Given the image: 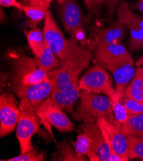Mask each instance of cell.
<instances>
[{"label": "cell", "instance_id": "cell-1", "mask_svg": "<svg viewBox=\"0 0 143 161\" xmlns=\"http://www.w3.org/2000/svg\"><path fill=\"white\" fill-rule=\"evenodd\" d=\"M42 31L46 43L63 64L70 62L84 71L89 67L95 47L79 45L66 38L50 10L45 17Z\"/></svg>", "mask_w": 143, "mask_h": 161}, {"label": "cell", "instance_id": "cell-2", "mask_svg": "<svg viewBox=\"0 0 143 161\" xmlns=\"http://www.w3.org/2000/svg\"><path fill=\"white\" fill-rule=\"evenodd\" d=\"M8 57L11 60V69L7 79L12 91L49 80L47 73L39 68L37 57L31 58L17 52H10Z\"/></svg>", "mask_w": 143, "mask_h": 161}, {"label": "cell", "instance_id": "cell-3", "mask_svg": "<svg viewBox=\"0 0 143 161\" xmlns=\"http://www.w3.org/2000/svg\"><path fill=\"white\" fill-rule=\"evenodd\" d=\"M20 115L16 125V137L19 141L20 153L34 150L31 143L32 137L40 131V119L36 109L26 98L19 103Z\"/></svg>", "mask_w": 143, "mask_h": 161}, {"label": "cell", "instance_id": "cell-4", "mask_svg": "<svg viewBox=\"0 0 143 161\" xmlns=\"http://www.w3.org/2000/svg\"><path fill=\"white\" fill-rule=\"evenodd\" d=\"M112 113L113 106L108 96L81 91L80 102L72 115L76 120L84 122L87 119L98 120L100 117Z\"/></svg>", "mask_w": 143, "mask_h": 161}, {"label": "cell", "instance_id": "cell-5", "mask_svg": "<svg viewBox=\"0 0 143 161\" xmlns=\"http://www.w3.org/2000/svg\"><path fill=\"white\" fill-rule=\"evenodd\" d=\"M79 87L82 91L96 94H103L113 100L115 95L113 80L107 69L99 63L92 66L80 78Z\"/></svg>", "mask_w": 143, "mask_h": 161}, {"label": "cell", "instance_id": "cell-6", "mask_svg": "<svg viewBox=\"0 0 143 161\" xmlns=\"http://www.w3.org/2000/svg\"><path fill=\"white\" fill-rule=\"evenodd\" d=\"M98 123L111 149L124 161L129 160L128 155V139L123 132L122 125L116 120L114 114L98 118Z\"/></svg>", "mask_w": 143, "mask_h": 161}, {"label": "cell", "instance_id": "cell-7", "mask_svg": "<svg viewBox=\"0 0 143 161\" xmlns=\"http://www.w3.org/2000/svg\"><path fill=\"white\" fill-rule=\"evenodd\" d=\"M116 13L117 19L124 24L129 30V52L135 53L143 50V16L132 11L124 2L118 6Z\"/></svg>", "mask_w": 143, "mask_h": 161}, {"label": "cell", "instance_id": "cell-8", "mask_svg": "<svg viewBox=\"0 0 143 161\" xmlns=\"http://www.w3.org/2000/svg\"><path fill=\"white\" fill-rule=\"evenodd\" d=\"M41 121L55 127L60 132H71L75 130L73 123L63 111L51 98L43 101L36 109Z\"/></svg>", "mask_w": 143, "mask_h": 161}, {"label": "cell", "instance_id": "cell-9", "mask_svg": "<svg viewBox=\"0 0 143 161\" xmlns=\"http://www.w3.org/2000/svg\"><path fill=\"white\" fill-rule=\"evenodd\" d=\"M60 18L65 29L72 36L71 40L76 42L85 39L83 28L84 21L82 10L74 0H66L60 4Z\"/></svg>", "mask_w": 143, "mask_h": 161}, {"label": "cell", "instance_id": "cell-10", "mask_svg": "<svg viewBox=\"0 0 143 161\" xmlns=\"http://www.w3.org/2000/svg\"><path fill=\"white\" fill-rule=\"evenodd\" d=\"M20 115V110L14 94L3 92L0 96V136L5 137L13 132Z\"/></svg>", "mask_w": 143, "mask_h": 161}, {"label": "cell", "instance_id": "cell-11", "mask_svg": "<svg viewBox=\"0 0 143 161\" xmlns=\"http://www.w3.org/2000/svg\"><path fill=\"white\" fill-rule=\"evenodd\" d=\"M83 71L82 69L68 62L59 68L47 72V76L54 90L68 92L79 86L80 76Z\"/></svg>", "mask_w": 143, "mask_h": 161}, {"label": "cell", "instance_id": "cell-12", "mask_svg": "<svg viewBox=\"0 0 143 161\" xmlns=\"http://www.w3.org/2000/svg\"><path fill=\"white\" fill-rule=\"evenodd\" d=\"M81 133L87 136L91 142V148L96 152L100 161H110L111 149L97 120L87 119L80 126Z\"/></svg>", "mask_w": 143, "mask_h": 161}, {"label": "cell", "instance_id": "cell-13", "mask_svg": "<svg viewBox=\"0 0 143 161\" xmlns=\"http://www.w3.org/2000/svg\"><path fill=\"white\" fill-rule=\"evenodd\" d=\"M94 55L97 62L107 70L131 57L129 52L121 42L96 46Z\"/></svg>", "mask_w": 143, "mask_h": 161}, {"label": "cell", "instance_id": "cell-14", "mask_svg": "<svg viewBox=\"0 0 143 161\" xmlns=\"http://www.w3.org/2000/svg\"><path fill=\"white\" fill-rule=\"evenodd\" d=\"M116 83V91L113 101L119 100L125 95V91L135 76L136 69L132 57L126 58L108 69Z\"/></svg>", "mask_w": 143, "mask_h": 161}, {"label": "cell", "instance_id": "cell-15", "mask_svg": "<svg viewBox=\"0 0 143 161\" xmlns=\"http://www.w3.org/2000/svg\"><path fill=\"white\" fill-rule=\"evenodd\" d=\"M53 90V85L49 79L40 83L16 87L12 91L18 98L28 100L32 106L37 109L43 101L50 97Z\"/></svg>", "mask_w": 143, "mask_h": 161}, {"label": "cell", "instance_id": "cell-16", "mask_svg": "<svg viewBox=\"0 0 143 161\" xmlns=\"http://www.w3.org/2000/svg\"><path fill=\"white\" fill-rule=\"evenodd\" d=\"M127 30V26L118 19L105 28L94 27L92 31L94 44L99 46L122 42L126 36Z\"/></svg>", "mask_w": 143, "mask_h": 161}, {"label": "cell", "instance_id": "cell-17", "mask_svg": "<svg viewBox=\"0 0 143 161\" xmlns=\"http://www.w3.org/2000/svg\"><path fill=\"white\" fill-rule=\"evenodd\" d=\"M81 91L79 86L68 92L53 90L50 98L63 111L72 114L74 112L76 102L78 99H80Z\"/></svg>", "mask_w": 143, "mask_h": 161}, {"label": "cell", "instance_id": "cell-18", "mask_svg": "<svg viewBox=\"0 0 143 161\" xmlns=\"http://www.w3.org/2000/svg\"><path fill=\"white\" fill-rule=\"evenodd\" d=\"M127 97L143 103V67L137 66L134 77L125 91Z\"/></svg>", "mask_w": 143, "mask_h": 161}, {"label": "cell", "instance_id": "cell-19", "mask_svg": "<svg viewBox=\"0 0 143 161\" xmlns=\"http://www.w3.org/2000/svg\"><path fill=\"white\" fill-rule=\"evenodd\" d=\"M37 59L39 68L47 73L59 68L63 65V64L53 53L46 42L42 53Z\"/></svg>", "mask_w": 143, "mask_h": 161}, {"label": "cell", "instance_id": "cell-20", "mask_svg": "<svg viewBox=\"0 0 143 161\" xmlns=\"http://www.w3.org/2000/svg\"><path fill=\"white\" fill-rule=\"evenodd\" d=\"M26 36L31 50L32 51L36 57H39L42 53L46 46L43 31L36 28L28 31Z\"/></svg>", "mask_w": 143, "mask_h": 161}, {"label": "cell", "instance_id": "cell-21", "mask_svg": "<svg viewBox=\"0 0 143 161\" xmlns=\"http://www.w3.org/2000/svg\"><path fill=\"white\" fill-rule=\"evenodd\" d=\"M123 132L126 135H134L143 137V112L130 114L126 121L121 125Z\"/></svg>", "mask_w": 143, "mask_h": 161}, {"label": "cell", "instance_id": "cell-22", "mask_svg": "<svg viewBox=\"0 0 143 161\" xmlns=\"http://www.w3.org/2000/svg\"><path fill=\"white\" fill-rule=\"evenodd\" d=\"M88 158L79 157L74 148L66 141H62L58 143L57 152L53 158V160L60 161H87Z\"/></svg>", "mask_w": 143, "mask_h": 161}, {"label": "cell", "instance_id": "cell-23", "mask_svg": "<svg viewBox=\"0 0 143 161\" xmlns=\"http://www.w3.org/2000/svg\"><path fill=\"white\" fill-rule=\"evenodd\" d=\"M21 10L23 11L27 18L29 19V26L34 28H36L38 23L45 19L48 8L39 6L25 5L22 4Z\"/></svg>", "mask_w": 143, "mask_h": 161}, {"label": "cell", "instance_id": "cell-24", "mask_svg": "<svg viewBox=\"0 0 143 161\" xmlns=\"http://www.w3.org/2000/svg\"><path fill=\"white\" fill-rule=\"evenodd\" d=\"M121 0H84L85 4L91 13H96L103 5H107L108 8V18L113 19L116 11L118 4Z\"/></svg>", "mask_w": 143, "mask_h": 161}, {"label": "cell", "instance_id": "cell-25", "mask_svg": "<svg viewBox=\"0 0 143 161\" xmlns=\"http://www.w3.org/2000/svg\"><path fill=\"white\" fill-rule=\"evenodd\" d=\"M127 139L129 159L138 158L143 160V137L129 135L127 136Z\"/></svg>", "mask_w": 143, "mask_h": 161}, {"label": "cell", "instance_id": "cell-26", "mask_svg": "<svg viewBox=\"0 0 143 161\" xmlns=\"http://www.w3.org/2000/svg\"><path fill=\"white\" fill-rule=\"evenodd\" d=\"M73 146L79 157L87 158V154L91 149V142L87 136L83 133L79 134L76 141L73 142Z\"/></svg>", "mask_w": 143, "mask_h": 161}, {"label": "cell", "instance_id": "cell-27", "mask_svg": "<svg viewBox=\"0 0 143 161\" xmlns=\"http://www.w3.org/2000/svg\"><path fill=\"white\" fill-rule=\"evenodd\" d=\"M111 103H112L113 114L115 118L121 125L124 124L129 117V112L119 100H111Z\"/></svg>", "mask_w": 143, "mask_h": 161}, {"label": "cell", "instance_id": "cell-28", "mask_svg": "<svg viewBox=\"0 0 143 161\" xmlns=\"http://www.w3.org/2000/svg\"><path fill=\"white\" fill-rule=\"evenodd\" d=\"M119 101L123 104L127 112L130 114H138L143 112V103L136 100L124 96Z\"/></svg>", "mask_w": 143, "mask_h": 161}, {"label": "cell", "instance_id": "cell-29", "mask_svg": "<svg viewBox=\"0 0 143 161\" xmlns=\"http://www.w3.org/2000/svg\"><path fill=\"white\" fill-rule=\"evenodd\" d=\"M7 161H42L44 160L43 153L35 149L24 153H19L18 156L8 158Z\"/></svg>", "mask_w": 143, "mask_h": 161}, {"label": "cell", "instance_id": "cell-30", "mask_svg": "<svg viewBox=\"0 0 143 161\" xmlns=\"http://www.w3.org/2000/svg\"><path fill=\"white\" fill-rule=\"evenodd\" d=\"M0 4L2 7H14L21 10L22 4L18 2L17 0H0Z\"/></svg>", "mask_w": 143, "mask_h": 161}, {"label": "cell", "instance_id": "cell-31", "mask_svg": "<svg viewBox=\"0 0 143 161\" xmlns=\"http://www.w3.org/2000/svg\"><path fill=\"white\" fill-rule=\"evenodd\" d=\"M54 0H30V5L49 8L51 3Z\"/></svg>", "mask_w": 143, "mask_h": 161}, {"label": "cell", "instance_id": "cell-32", "mask_svg": "<svg viewBox=\"0 0 143 161\" xmlns=\"http://www.w3.org/2000/svg\"><path fill=\"white\" fill-rule=\"evenodd\" d=\"M87 157L89 160H91V161H100V158L98 155L92 148L87 153Z\"/></svg>", "mask_w": 143, "mask_h": 161}, {"label": "cell", "instance_id": "cell-33", "mask_svg": "<svg viewBox=\"0 0 143 161\" xmlns=\"http://www.w3.org/2000/svg\"><path fill=\"white\" fill-rule=\"evenodd\" d=\"M134 9L138 10L140 12L143 13V0H139V2L132 6Z\"/></svg>", "mask_w": 143, "mask_h": 161}, {"label": "cell", "instance_id": "cell-34", "mask_svg": "<svg viewBox=\"0 0 143 161\" xmlns=\"http://www.w3.org/2000/svg\"><path fill=\"white\" fill-rule=\"evenodd\" d=\"M136 65L137 66H142V67H143V60H142L140 62H136Z\"/></svg>", "mask_w": 143, "mask_h": 161}, {"label": "cell", "instance_id": "cell-35", "mask_svg": "<svg viewBox=\"0 0 143 161\" xmlns=\"http://www.w3.org/2000/svg\"><path fill=\"white\" fill-rule=\"evenodd\" d=\"M66 1V0H58V2L60 3V4H62L63 3V2H64Z\"/></svg>", "mask_w": 143, "mask_h": 161}, {"label": "cell", "instance_id": "cell-36", "mask_svg": "<svg viewBox=\"0 0 143 161\" xmlns=\"http://www.w3.org/2000/svg\"><path fill=\"white\" fill-rule=\"evenodd\" d=\"M142 60H143V56H142L141 58H140L137 62H140V61H142Z\"/></svg>", "mask_w": 143, "mask_h": 161}]
</instances>
